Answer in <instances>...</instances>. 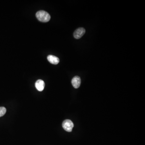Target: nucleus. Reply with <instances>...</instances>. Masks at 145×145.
Masks as SVG:
<instances>
[{
    "label": "nucleus",
    "instance_id": "nucleus-1",
    "mask_svg": "<svg viewBox=\"0 0 145 145\" xmlns=\"http://www.w3.org/2000/svg\"><path fill=\"white\" fill-rule=\"evenodd\" d=\"M36 17L39 21L42 22H47L50 19V16L47 12L44 11H40L36 13Z\"/></svg>",
    "mask_w": 145,
    "mask_h": 145
},
{
    "label": "nucleus",
    "instance_id": "nucleus-2",
    "mask_svg": "<svg viewBox=\"0 0 145 145\" xmlns=\"http://www.w3.org/2000/svg\"><path fill=\"white\" fill-rule=\"evenodd\" d=\"M62 126L65 130L67 132H71L74 127V124L71 121L67 119L63 122Z\"/></svg>",
    "mask_w": 145,
    "mask_h": 145
},
{
    "label": "nucleus",
    "instance_id": "nucleus-3",
    "mask_svg": "<svg viewBox=\"0 0 145 145\" xmlns=\"http://www.w3.org/2000/svg\"><path fill=\"white\" fill-rule=\"evenodd\" d=\"M85 30L83 27H79L75 30L74 33V36L77 39L80 38L85 33Z\"/></svg>",
    "mask_w": 145,
    "mask_h": 145
},
{
    "label": "nucleus",
    "instance_id": "nucleus-4",
    "mask_svg": "<svg viewBox=\"0 0 145 145\" xmlns=\"http://www.w3.org/2000/svg\"><path fill=\"white\" fill-rule=\"evenodd\" d=\"M71 83L75 88L77 89L79 88L80 86L81 83L80 77L78 76H75L72 79Z\"/></svg>",
    "mask_w": 145,
    "mask_h": 145
},
{
    "label": "nucleus",
    "instance_id": "nucleus-5",
    "mask_svg": "<svg viewBox=\"0 0 145 145\" xmlns=\"http://www.w3.org/2000/svg\"><path fill=\"white\" fill-rule=\"evenodd\" d=\"M35 86L38 91L42 92L44 90L45 87V82L41 79H38L36 81Z\"/></svg>",
    "mask_w": 145,
    "mask_h": 145
},
{
    "label": "nucleus",
    "instance_id": "nucleus-6",
    "mask_svg": "<svg viewBox=\"0 0 145 145\" xmlns=\"http://www.w3.org/2000/svg\"><path fill=\"white\" fill-rule=\"evenodd\" d=\"M47 59L50 63L54 65H57L60 61L59 58L52 55H48L47 56Z\"/></svg>",
    "mask_w": 145,
    "mask_h": 145
},
{
    "label": "nucleus",
    "instance_id": "nucleus-7",
    "mask_svg": "<svg viewBox=\"0 0 145 145\" xmlns=\"http://www.w3.org/2000/svg\"><path fill=\"white\" fill-rule=\"evenodd\" d=\"M6 112V109L4 107H0V117L5 115Z\"/></svg>",
    "mask_w": 145,
    "mask_h": 145
}]
</instances>
